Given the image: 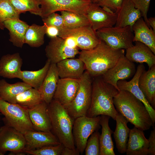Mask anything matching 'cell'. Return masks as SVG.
Masks as SVG:
<instances>
[{"mask_svg":"<svg viewBox=\"0 0 155 155\" xmlns=\"http://www.w3.org/2000/svg\"><path fill=\"white\" fill-rule=\"evenodd\" d=\"M123 0H100L97 3L102 7L108 8L115 12L120 9Z\"/></svg>","mask_w":155,"mask_h":155,"instance_id":"cell-41","label":"cell"},{"mask_svg":"<svg viewBox=\"0 0 155 155\" xmlns=\"http://www.w3.org/2000/svg\"><path fill=\"white\" fill-rule=\"evenodd\" d=\"M95 78L92 83L91 103L86 116L93 117L106 115L115 120L118 112L114 105L113 98L119 91L105 82L101 76Z\"/></svg>","mask_w":155,"mask_h":155,"instance_id":"cell-3","label":"cell"},{"mask_svg":"<svg viewBox=\"0 0 155 155\" xmlns=\"http://www.w3.org/2000/svg\"><path fill=\"white\" fill-rule=\"evenodd\" d=\"M139 86L146 100L155 108V65L144 70L138 80Z\"/></svg>","mask_w":155,"mask_h":155,"instance_id":"cell-27","label":"cell"},{"mask_svg":"<svg viewBox=\"0 0 155 155\" xmlns=\"http://www.w3.org/2000/svg\"><path fill=\"white\" fill-rule=\"evenodd\" d=\"M23 134L26 142L25 150L35 149L47 146L56 145L61 144L56 137L51 131H43L33 130L26 131Z\"/></svg>","mask_w":155,"mask_h":155,"instance_id":"cell-17","label":"cell"},{"mask_svg":"<svg viewBox=\"0 0 155 155\" xmlns=\"http://www.w3.org/2000/svg\"><path fill=\"white\" fill-rule=\"evenodd\" d=\"M22 63V59L18 53L3 55L0 59V76L21 79Z\"/></svg>","mask_w":155,"mask_h":155,"instance_id":"cell-18","label":"cell"},{"mask_svg":"<svg viewBox=\"0 0 155 155\" xmlns=\"http://www.w3.org/2000/svg\"><path fill=\"white\" fill-rule=\"evenodd\" d=\"M40 17L44 18L57 11H70L86 15L91 2L86 0H39Z\"/></svg>","mask_w":155,"mask_h":155,"instance_id":"cell-9","label":"cell"},{"mask_svg":"<svg viewBox=\"0 0 155 155\" xmlns=\"http://www.w3.org/2000/svg\"><path fill=\"white\" fill-rule=\"evenodd\" d=\"M126 49L125 57L133 62L145 63L149 69L155 65V55L151 49L144 44L138 41Z\"/></svg>","mask_w":155,"mask_h":155,"instance_id":"cell-21","label":"cell"},{"mask_svg":"<svg viewBox=\"0 0 155 155\" xmlns=\"http://www.w3.org/2000/svg\"><path fill=\"white\" fill-rule=\"evenodd\" d=\"M91 76L86 71L79 79V87L73 99L64 107L73 119L86 116L90 107L92 97V82Z\"/></svg>","mask_w":155,"mask_h":155,"instance_id":"cell-5","label":"cell"},{"mask_svg":"<svg viewBox=\"0 0 155 155\" xmlns=\"http://www.w3.org/2000/svg\"><path fill=\"white\" fill-rule=\"evenodd\" d=\"M148 155H155V128L152 130L150 133L149 139Z\"/></svg>","mask_w":155,"mask_h":155,"instance_id":"cell-42","label":"cell"},{"mask_svg":"<svg viewBox=\"0 0 155 155\" xmlns=\"http://www.w3.org/2000/svg\"><path fill=\"white\" fill-rule=\"evenodd\" d=\"M89 1L91 2L94 3H97L100 0H86Z\"/></svg>","mask_w":155,"mask_h":155,"instance_id":"cell-46","label":"cell"},{"mask_svg":"<svg viewBox=\"0 0 155 155\" xmlns=\"http://www.w3.org/2000/svg\"><path fill=\"white\" fill-rule=\"evenodd\" d=\"M124 55L125 49L112 48L100 40L94 48L82 50L79 58L83 61L85 69L90 75L96 77L102 76Z\"/></svg>","mask_w":155,"mask_h":155,"instance_id":"cell-1","label":"cell"},{"mask_svg":"<svg viewBox=\"0 0 155 155\" xmlns=\"http://www.w3.org/2000/svg\"><path fill=\"white\" fill-rule=\"evenodd\" d=\"M109 116L102 115L100 116V124L102 127L100 135V155H115L114 145L111 135L113 132L109 125Z\"/></svg>","mask_w":155,"mask_h":155,"instance_id":"cell-29","label":"cell"},{"mask_svg":"<svg viewBox=\"0 0 155 155\" xmlns=\"http://www.w3.org/2000/svg\"><path fill=\"white\" fill-rule=\"evenodd\" d=\"M26 147L23 133L8 125L0 127V152L3 155L7 151L24 154Z\"/></svg>","mask_w":155,"mask_h":155,"instance_id":"cell-11","label":"cell"},{"mask_svg":"<svg viewBox=\"0 0 155 155\" xmlns=\"http://www.w3.org/2000/svg\"><path fill=\"white\" fill-rule=\"evenodd\" d=\"M32 87L24 82L9 84L4 79L0 80V97L8 102L16 103V96Z\"/></svg>","mask_w":155,"mask_h":155,"instance_id":"cell-30","label":"cell"},{"mask_svg":"<svg viewBox=\"0 0 155 155\" xmlns=\"http://www.w3.org/2000/svg\"><path fill=\"white\" fill-rule=\"evenodd\" d=\"M43 101L39 90L32 88L19 94L16 98V103L28 109Z\"/></svg>","mask_w":155,"mask_h":155,"instance_id":"cell-33","label":"cell"},{"mask_svg":"<svg viewBox=\"0 0 155 155\" xmlns=\"http://www.w3.org/2000/svg\"><path fill=\"white\" fill-rule=\"evenodd\" d=\"M79 87V79L59 78L53 99L65 107L75 98Z\"/></svg>","mask_w":155,"mask_h":155,"instance_id":"cell-16","label":"cell"},{"mask_svg":"<svg viewBox=\"0 0 155 155\" xmlns=\"http://www.w3.org/2000/svg\"><path fill=\"white\" fill-rule=\"evenodd\" d=\"M115 120L116 125L113 137L118 151L123 154L126 151L130 129L127 125L128 121L120 113L118 112Z\"/></svg>","mask_w":155,"mask_h":155,"instance_id":"cell-28","label":"cell"},{"mask_svg":"<svg viewBox=\"0 0 155 155\" xmlns=\"http://www.w3.org/2000/svg\"><path fill=\"white\" fill-rule=\"evenodd\" d=\"M145 70L142 63L139 65L132 78L127 81L125 80H119L117 85L119 90L128 91L144 104L151 118L153 125L155 122V110L150 105L145 98L138 85V80L141 74Z\"/></svg>","mask_w":155,"mask_h":155,"instance_id":"cell-15","label":"cell"},{"mask_svg":"<svg viewBox=\"0 0 155 155\" xmlns=\"http://www.w3.org/2000/svg\"><path fill=\"white\" fill-rule=\"evenodd\" d=\"M46 26V34L48 37L51 38L59 36V30L58 28L53 26Z\"/></svg>","mask_w":155,"mask_h":155,"instance_id":"cell-43","label":"cell"},{"mask_svg":"<svg viewBox=\"0 0 155 155\" xmlns=\"http://www.w3.org/2000/svg\"><path fill=\"white\" fill-rule=\"evenodd\" d=\"M16 11L21 14L26 11L40 16L41 9L39 0H9Z\"/></svg>","mask_w":155,"mask_h":155,"instance_id":"cell-35","label":"cell"},{"mask_svg":"<svg viewBox=\"0 0 155 155\" xmlns=\"http://www.w3.org/2000/svg\"><path fill=\"white\" fill-rule=\"evenodd\" d=\"M125 153L127 155H148V141L143 131L135 126L130 129Z\"/></svg>","mask_w":155,"mask_h":155,"instance_id":"cell-20","label":"cell"},{"mask_svg":"<svg viewBox=\"0 0 155 155\" xmlns=\"http://www.w3.org/2000/svg\"><path fill=\"white\" fill-rule=\"evenodd\" d=\"M116 12L117 17L115 26H129L132 29L135 23L142 17L132 0H123L120 9Z\"/></svg>","mask_w":155,"mask_h":155,"instance_id":"cell-22","label":"cell"},{"mask_svg":"<svg viewBox=\"0 0 155 155\" xmlns=\"http://www.w3.org/2000/svg\"><path fill=\"white\" fill-rule=\"evenodd\" d=\"M20 13L17 12L9 0H0V28H5L4 22L8 20L19 18Z\"/></svg>","mask_w":155,"mask_h":155,"instance_id":"cell-36","label":"cell"},{"mask_svg":"<svg viewBox=\"0 0 155 155\" xmlns=\"http://www.w3.org/2000/svg\"><path fill=\"white\" fill-rule=\"evenodd\" d=\"M64 146L61 144L56 145H49L31 150L24 152L32 155H61Z\"/></svg>","mask_w":155,"mask_h":155,"instance_id":"cell-37","label":"cell"},{"mask_svg":"<svg viewBox=\"0 0 155 155\" xmlns=\"http://www.w3.org/2000/svg\"><path fill=\"white\" fill-rule=\"evenodd\" d=\"M59 79L56 64L51 63L46 74L38 89L43 101L48 105L53 99Z\"/></svg>","mask_w":155,"mask_h":155,"instance_id":"cell-24","label":"cell"},{"mask_svg":"<svg viewBox=\"0 0 155 155\" xmlns=\"http://www.w3.org/2000/svg\"><path fill=\"white\" fill-rule=\"evenodd\" d=\"M60 12L65 27L75 28L90 26L89 21L85 15L70 11Z\"/></svg>","mask_w":155,"mask_h":155,"instance_id":"cell-34","label":"cell"},{"mask_svg":"<svg viewBox=\"0 0 155 155\" xmlns=\"http://www.w3.org/2000/svg\"><path fill=\"white\" fill-rule=\"evenodd\" d=\"M42 19L44 24L46 26H53L59 30L65 27L62 16L56 12L51 13Z\"/></svg>","mask_w":155,"mask_h":155,"instance_id":"cell-39","label":"cell"},{"mask_svg":"<svg viewBox=\"0 0 155 155\" xmlns=\"http://www.w3.org/2000/svg\"><path fill=\"white\" fill-rule=\"evenodd\" d=\"M0 155H3L2 153L0 152Z\"/></svg>","mask_w":155,"mask_h":155,"instance_id":"cell-47","label":"cell"},{"mask_svg":"<svg viewBox=\"0 0 155 155\" xmlns=\"http://www.w3.org/2000/svg\"><path fill=\"white\" fill-rule=\"evenodd\" d=\"M132 30L134 33L133 42H141L148 46L155 54V32L147 25L141 17L133 24Z\"/></svg>","mask_w":155,"mask_h":155,"instance_id":"cell-25","label":"cell"},{"mask_svg":"<svg viewBox=\"0 0 155 155\" xmlns=\"http://www.w3.org/2000/svg\"><path fill=\"white\" fill-rule=\"evenodd\" d=\"M59 30L58 36L63 38L68 37H73L76 42L78 47L82 50L92 49L100 42L96 32L90 26L75 28L65 27Z\"/></svg>","mask_w":155,"mask_h":155,"instance_id":"cell-10","label":"cell"},{"mask_svg":"<svg viewBox=\"0 0 155 155\" xmlns=\"http://www.w3.org/2000/svg\"><path fill=\"white\" fill-rule=\"evenodd\" d=\"M50 64V61L47 59L44 67L38 70L22 71L21 79L32 88L38 90L46 74Z\"/></svg>","mask_w":155,"mask_h":155,"instance_id":"cell-31","label":"cell"},{"mask_svg":"<svg viewBox=\"0 0 155 155\" xmlns=\"http://www.w3.org/2000/svg\"><path fill=\"white\" fill-rule=\"evenodd\" d=\"M135 7L138 9L141 12L142 16L147 25L149 27L147 17V13L148 11L151 0H132Z\"/></svg>","mask_w":155,"mask_h":155,"instance_id":"cell-40","label":"cell"},{"mask_svg":"<svg viewBox=\"0 0 155 155\" xmlns=\"http://www.w3.org/2000/svg\"><path fill=\"white\" fill-rule=\"evenodd\" d=\"M80 154L76 148L71 149L64 147L61 155H79Z\"/></svg>","mask_w":155,"mask_h":155,"instance_id":"cell-44","label":"cell"},{"mask_svg":"<svg viewBox=\"0 0 155 155\" xmlns=\"http://www.w3.org/2000/svg\"><path fill=\"white\" fill-rule=\"evenodd\" d=\"M86 16L90 26L95 31L113 26L115 24L117 17L116 12L108 8L102 7L97 3H91Z\"/></svg>","mask_w":155,"mask_h":155,"instance_id":"cell-12","label":"cell"},{"mask_svg":"<svg viewBox=\"0 0 155 155\" xmlns=\"http://www.w3.org/2000/svg\"><path fill=\"white\" fill-rule=\"evenodd\" d=\"M47 107L48 104L43 101L35 106L28 109L29 118L34 130L51 131V126Z\"/></svg>","mask_w":155,"mask_h":155,"instance_id":"cell-19","label":"cell"},{"mask_svg":"<svg viewBox=\"0 0 155 155\" xmlns=\"http://www.w3.org/2000/svg\"><path fill=\"white\" fill-rule=\"evenodd\" d=\"M79 49L69 46L64 39L58 36L51 38L45 50L47 59L51 63L56 64L64 59L74 58L79 54Z\"/></svg>","mask_w":155,"mask_h":155,"instance_id":"cell-14","label":"cell"},{"mask_svg":"<svg viewBox=\"0 0 155 155\" xmlns=\"http://www.w3.org/2000/svg\"><path fill=\"white\" fill-rule=\"evenodd\" d=\"M0 112L8 125L23 134L34 130L30 120L28 108L17 103L7 102L0 97Z\"/></svg>","mask_w":155,"mask_h":155,"instance_id":"cell-6","label":"cell"},{"mask_svg":"<svg viewBox=\"0 0 155 155\" xmlns=\"http://www.w3.org/2000/svg\"><path fill=\"white\" fill-rule=\"evenodd\" d=\"M136 70L135 64L125 55L120 57L116 63L101 76L106 82L114 86L119 91L117 83L119 80L127 79L134 76Z\"/></svg>","mask_w":155,"mask_h":155,"instance_id":"cell-13","label":"cell"},{"mask_svg":"<svg viewBox=\"0 0 155 155\" xmlns=\"http://www.w3.org/2000/svg\"><path fill=\"white\" fill-rule=\"evenodd\" d=\"M96 33L100 40L114 49H126L133 45L134 35L129 26H113L98 30Z\"/></svg>","mask_w":155,"mask_h":155,"instance_id":"cell-7","label":"cell"},{"mask_svg":"<svg viewBox=\"0 0 155 155\" xmlns=\"http://www.w3.org/2000/svg\"><path fill=\"white\" fill-rule=\"evenodd\" d=\"M51 131L65 147L76 148L72 133L74 119L69 115L64 106L53 99L48 105Z\"/></svg>","mask_w":155,"mask_h":155,"instance_id":"cell-4","label":"cell"},{"mask_svg":"<svg viewBox=\"0 0 155 155\" xmlns=\"http://www.w3.org/2000/svg\"><path fill=\"white\" fill-rule=\"evenodd\" d=\"M100 116L91 117L86 116L74 119L72 133L75 146L80 153L84 151L87 142L91 135L100 126Z\"/></svg>","mask_w":155,"mask_h":155,"instance_id":"cell-8","label":"cell"},{"mask_svg":"<svg viewBox=\"0 0 155 155\" xmlns=\"http://www.w3.org/2000/svg\"><path fill=\"white\" fill-rule=\"evenodd\" d=\"M56 64L59 77L61 78L79 79L85 69L84 62L79 58L67 59Z\"/></svg>","mask_w":155,"mask_h":155,"instance_id":"cell-23","label":"cell"},{"mask_svg":"<svg viewBox=\"0 0 155 155\" xmlns=\"http://www.w3.org/2000/svg\"><path fill=\"white\" fill-rule=\"evenodd\" d=\"M115 107L134 126L143 131L154 125L144 103L129 92L120 90L113 98Z\"/></svg>","mask_w":155,"mask_h":155,"instance_id":"cell-2","label":"cell"},{"mask_svg":"<svg viewBox=\"0 0 155 155\" xmlns=\"http://www.w3.org/2000/svg\"><path fill=\"white\" fill-rule=\"evenodd\" d=\"M4 24L5 28L9 31V41L14 46L22 48L25 44V36L29 25L20 18L8 20Z\"/></svg>","mask_w":155,"mask_h":155,"instance_id":"cell-26","label":"cell"},{"mask_svg":"<svg viewBox=\"0 0 155 155\" xmlns=\"http://www.w3.org/2000/svg\"><path fill=\"white\" fill-rule=\"evenodd\" d=\"M148 21L149 26L155 32V18L153 17L148 18Z\"/></svg>","mask_w":155,"mask_h":155,"instance_id":"cell-45","label":"cell"},{"mask_svg":"<svg viewBox=\"0 0 155 155\" xmlns=\"http://www.w3.org/2000/svg\"><path fill=\"white\" fill-rule=\"evenodd\" d=\"M100 135L99 132L96 131L88 139L84 150L86 155H100Z\"/></svg>","mask_w":155,"mask_h":155,"instance_id":"cell-38","label":"cell"},{"mask_svg":"<svg viewBox=\"0 0 155 155\" xmlns=\"http://www.w3.org/2000/svg\"><path fill=\"white\" fill-rule=\"evenodd\" d=\"M46 26L32 24L29 26L25 36V44L32 47H39L44 43V36L46 34Z\"/></svg>","mask_w":155,"mask_h":155,"instance_id":"cell-32","label":"cell"}]
</instances>
